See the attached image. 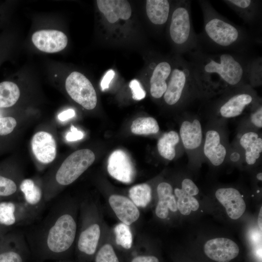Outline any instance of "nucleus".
Returning <instances> with one entry per match:
<instances>
[{"label":"nucleus","mask_w":262,"mask_h":262,"mask_svg":"<svg viewBox=\"0 0 262 262\" xmlns=\"http://www.w3.org/2000/svg\"><path fill=\"white\" fill-rule=\"evenodd\" d=\"M206 256L217 262H229L239 254L240 249L232 240L218 237L207 241L204 246Z\"/></svg>","instance_id":"12"},{"label":"nucleus","mask_w":262,"mask_h":262,"mask_svg":"<svg viewBox=\"0 0 262 262\" xmlns=\"http://www.w3.org/2000/svg\"><path fill=\"white\" fill-rule=\"evenodd\" d=\"M174 193L178 198L177 205L178 210L184 215L190 214L191 211H196L199 208L198 200L193 196L186 194L182 189L176 188Z\"/></svg>","instance_id":"29"},{"label":"nucleus","mask_w":262,"mask_h":262,"mask_svg":"<svg viewBox=\"0 0 262 262\" xmlns=\"http://www.w3.org/2000/svg\"><path fill=\"white\" fill-rule=\"evenodd\" d=\"M191 1H178L171 13L168 27L170 39L180 53L187 54L197 49V34L192 19Z\"/></svg>","instance_id":"4"},{"label":"nucleus","mask_w":262,"mask_h":262,"mask_svg":"<svg viewBox=\"0 0 262 262\" xmlns=\"http://www.w3.org/2000/svg\"><path fill=\"white\" fill-rule=\"evenodd\" d=\"M203 152L205 157L214 166L221 165L224 161L227 150L222 144L219 132L210 130L206 133Z\"/></svg>","instance_id":"21"},{"label":"nucleus","mask_w":262,"mask_h":262,"mask_svg":"<svg viewBox=\"0 0 262 262\" xmlns=\"http://www.w3.org/2000/svg\"><path fill=\"white\" fill-rule=\"evenodd\" d=\"M65 87L70 97L87 110L96 107L97 97L95 90L90 81L82 74L72 72L67 77Z\"/></svg>","instance_id":"8"},{"label":"nucleus","mask_w":262,"mask_h":262,"mask_svg":"<svg viewBox=\"0 0 262 262\" xmlns=\"http://www.w3.org/2000/svg\"><path fill=\"white\" fill-rule=\"evenodd\" d=\"M75 115V112L74 110L72 109H69L59 114L58 117L60 120L65 121L72 118Z\"/></svg>","instance_id":"42"},{"label":"nucleus","mask_w":262,"mask_h":262,"mask_svg":"<svg viewBox=\"0 0 262 262\" xmlns=\"http://www.w3.org/2000/svg\"><path fill=\"white\" fill-rule=\"evenodd\" d=\"M240 144L245 151V160L247 164H254L262 153V138L255 132H246L241 136Z\"/></svg>","instance_id":"25"},{"label":"nucleus","mask_w":262,"mask_h":262,"mask_svg":"<svg viewBox=\"0 0 262 262\" xmlns=\"http://www.w3.org/2000/svg\"><path fill=\"white\" fill-rule=\"evenodd\" d=\"M131 262H159L157 258L153 256H140L134 258Z\"/></svg>","instance_id":"43"},{"label":"nucleus","mask_w":262,"mask_h":262,"mask_svg":"<svg viewBox=\"0 0 262 262\" xmlns=\"http://www.w3.org/2000/svg\"><path fill=\"white\" fill-rule=\"evenodd\" d=\"M100 235L99 225L96 223L84 228L79 236L77 246L79 252L84 256H92L96 252Z\"/></svg>","instance_id":"23"},{"label":"nucleus","mask_w":262,"mask_h":262,"mask_svg":"<svg viewBox=\"0 0 262 262\" xmlns=\"http://www.w3.org/2000/svg\"><path fill=\"white\" fill-rule=\"evenodd\" d=\"M16 119L12 116L0 117V136L11 133L16 126Z\"/></svg>","instance_id":"36"},{"label":"nucleus","mask_w":262,"mask_h":262,"mask_svg":"<svg viewBox=\"0 0 262 262\" xmlns=\"http://www.w3.org/2000/svg\"><path fill=\"white\" fill-rule=\"evenodd\" d=\"M83 132L79 131L73 125H71L70 131L66 135V139L68 141H75L82 139L83 137Z\"/></svg>","instance_id":"40"},{"label":"nucleus","mask_w":262,"mask_h":262,"mask_svg":"<svg viewBox=\"0 0 262 262\" xmlns=\"http://www.w3.org/2000/svg\"><path fill=\"white\" fill-rule=\"evenodd\" d=\"M31 146L36 159L40 163L48 164L55 159L56 144L52 135L48 132L40 131L33 136Z\"/></svg>","instance_id":"17"},{"label":"nucleus","mask_w":262,"mask_h":262,"mask_svg":"<svg viewBox=\"0 0 262 262\" xmlns=\"http://www.w3.org/2000/svg\"><path fill=\"white\" fill-rule=\"evenodd\" d=\"M99 11L111 23L119 19L127 20L131 15V8L128 1L126 0H97Z\"/></svg>","instance_id":"19"},{"label":"nucleus","mask_w":262,"mask_h":262,"mask_svg":"<svg viewBox=\"0 0 262 262\" xmlns=\"http://www.w3.org/2000/svg\"><path fill=\"white\" fill-rule=\"evenodd\" d=\"M32 40L40 50L47 53H55L64 49L67 44L66 35L55 30H42L35 32Z\"/></svg>","instance_id":"14"},{"label":"nucleus","mask_w":262,"mask_h":262,"mask_svg":"<svg viewBox=\"0 0 262 262\" xmlns=\"http://www.w3.org/2000/svg\"><path fill=\"white\" fill-rule=\"evenodd\" d=\"M188 59L200 95L206 97L222 94L248 84L253 56L231 52H207L196 49Z\"/></svg>","instance_id":"1"},{"label":"nucleus","mask_w":262,"mask_h":262,"mask_svg":"<svg viewBox=\"0 0 262 262\" xmlns=\"http://www.w3.org/2000/svg\"><path fill=\"white\" fill-rule=\"evenodd\" d=\"M198 3L203 17V29L197 34L196 49L207 52H231L251 55L259 41L250 31L237 25L220 14L209 0Z\"/></svg>","instance_id":"3"},{"label":"nucleus","mask_w":262,"mask_h":262,"mask_svg":"<svg viewBox=\"0 0 262 262\" xmlns=\"http://www.w3.org/2000/svg\"><path fill=\"white\" fill-rule=\"evenodd\" d=\"M224 96L215 103L220 116L230 118L240 115L247 108L258 104L252 87L248 84L224 92Z\"/></svg>","instance_id":"6"},{"label":"nucleus","mask_w":262,"mask_h":262,"mask_svg":"<svg viewBox=\"0 0 262 262\" xmlns=\"http://www.w3.org/2000/svg\"><path fill=\"white\" fill-rule=\"evenodd\" d=\"M19 188L22 195V200L37 219L46 202L42 188L31 179L21 180Z\"/></svg>","instance_id":"15"},{"label":"nucleus","mask_w":262,"mask_h":262,"mask_svg":"<svg viewBox=\"0 0 262 262\" xmlns=\"http://www.w3.org/2000/svg\"><path fill=\"white\" fill-rule=\"evenodd\" d=\"M95 159L94 152L89 149L75 151L68 156L58 167L54 176L55 188L68 185L76 180ZM54 188L52 195L55 189Z\"/></svg>","instance_id":"7"},{"label":"nucleus","mask_w":262,"mask_h":262,"mask_svg":"<svg viewBox=\"0 0 262 262\" xmlns=\"http://www.w3.org/2000/svg\"><path fill=\"white\" fill-rule=\"evenodd\" d=\"M131 130L133 133L136 134H155L159 131V126L155 118L142 117L137 118L132 122Z\"/></svg>","instance_id":"30"},{"label":"nucleus","mask_w":262,"mask_h":262,"mask_svg":"<svg viewBox=\"0 0 262 262\" xmlns=\"http://www.w3.org/2000/svg\"><path fill=\"white\" fill-rule=\"evenodd\" d=\"M181 189L188 195L194 196L199 193V189L196 184L190 179L186 178L181 182Z\"/></svg>","instance_id":"38"},{"label":"nucleus","mask_w":262,"mask_h":262,"mask_svg":"<svg viewBox=\"0 0 262 262\" xmlns=\"http://www.w3.org/2000/svg\"><path fill=\"white\" fill-rule=\"evenodd\" d=\"M251 123L256 127H262V107L261 104H258L256 107L254 111L250 115Z\"/></svg>","instance_id":"39"},{"label":"nucleus","mask_w":262,"mask_h":262,"mask_svg":"<svg viewBox=\"0 0 262 262\" xmlns=\"http://www.w3.org/2000/svg\"><path fill=\"white\" fill-rule=\"evenodd\" d=\"M262 80V60L260 56L253 57L250 64L248 83L252 87L260 85Z\"/></svg>","instance_id":"33"},{"label":"nucleus","mask_w":262,"mask_h":262,"mask_svg":"<svg viewBox=\"0 0 262 262\" xmlns=\"http://www.w3.org/2000/svg\"><path fill=\"white\" fill-rule=\"evenodd\" d=\"M180 137L185 148L188 150L197 149L201 145L202 130L199 120L192 121L185 120L182 122L180 130Z\"/></svg>","instance_id":"22"},{"label":"nucleus","mask_w":262,"mask_h":262,"mask_svg":"<svg viewBox=\"0 0 262 262\" xmlns=\"http://www.w3.org/2000/svg\"><path fill=\"white\" fill-rule=\"evenodd\" d=\"M256 178L257 180H258L260 181L262 180V172H260L258 173L256 175Z\"/></svg>","instance_id":"45"},{"label":"nucleus","mask_w":262,"mask_h":262,"mask_svg":"<svg viewBox=\"0 0 262 262\" xmlns=\"http://www.w3.org/2000/svg\"><path fill=\"white\" fill-rule=\"evenodd\" d=\"M36 218L21 200L0 201V228L30 225Z\"/></svg>","instance_id":"10"},{"label":"nucleus","mask_w":262,"mask_h":262,"mask_svg":"<svg viewBox=\"0 0 262 262\" xmlns=\"http://www.w3.org/2000/svg\"><path fill=\"white\" fill-rule=\"evenodd\" d=\"M95 262H119V261L112 246L106 244L98 252Z\"/></svg>","instance_id":"35"},{"label":"nucleus","mask_w":262,"mask_h":262,"mask_svg":"<svg viewBox=\"0 0 262 262\" xmlns=\"http://www.w3.org/2000/svg\"><path fill=\"white\" fill-rule=\"evenodd\" d=\"M76 231V222L67 202L56 201L45 216L24 235L32 259L36 262L65 260Z\"/></svg>","instance_id":"2"},{"label":"nucleus","mask_w":262,"mask_h":262,"mask_svg":"<svg viewBox=\"0 0 262 262\" xmlns=\"http://www.w3.org/2000/svg\"><path fill=\"white\" fill-rule=\"evenodd\" d=\"M258 224L259 227L261 230L262 231V207H261L258 217Z\"/></svg>","instance_id":"44"},{"label":"nucleus","mask_w":262,"mask_h":262,"mask_svg":"<svg viewBox=\"0 0 262 262\" xmlns=\"http://www.w3.org/2000/svg\"><path fill=\"white\" fill-rule=\"evenodd\" d=\"M115 242L125 249H130L132 246V238L131 229L128 225L123 223L117 224L115 229Z\"/></svg>","instance_id":"34"},{"label":"nucleus","mask_w":262,"mask_h":262,"mask_svg":"<svg viewBox=\"0 0 262 262\" xmlns=\"http://www.w3.org/2000/svg\"><path fill=\"white\" fill-rule=\"evenodd\" d=\"M223 1L250 27H261V0H226Z\"/></svg>","instance_id":"13"},{"label":"nucleus","mask_w":262,"mask_h":262,"mask_svg":"<svg viewBox=\"0 0 262 262\" xmlns=\"http://www.w3.org/2000/svg\"><path fill=\"white\" fill-rule=\"evenodd\" d=\"M20 92L15 82L5 81L0 82V109L14 106L18 100Z\"/></svg>","instance_id":"28"},{"label":"nucleus","mask_w":262,"mask_h":262,"mask_svg":"<svg viewBox=\"0 0 262 262\" xmlns=\"http://www.w3.org/2000/svg\"><path fill=\"white\" fill-rule=\"evenodd\" d=\"M129 87L131 91L132 98L134 100H140L146 97L145 91L137 80L133 79L131 81Z\"/></svg>","instance_id":"37"},{"label":"nucleus","mask_w":262,"mask_h":262,"mask_svg":"<svg viewBox=\"0 0 262 262\" xmlns=\"http://www.w3.org/2000/svg\"><path fill=\"white\" fill-rule=\"evenodd\" d=\"M107 170L114 178L125 183H131L135 175L131 158L126 152L121 149L115 150L109 157Z\"/></svg>","instance_id":"11"},{"label":"nucleus","mask_w":262,"mask_h":262,"mask_svg":"<svg viewBox=\"0 0 262 262\" xmlns=\"http://www.w3.org/2000/svg\"><path fill=\"white\" fill-rule=\"evenodd\" d=\"M159 198L155 213L160 218L165 219L168 215V210L173 212L177 211V201L173 194V188L168 183L163 182L157 188Z\"/></svg>","instance_id":"24"},{"label":"nucleus","mask_w":262,"mask_h":262,"mask_svg":"<svg viewBox=\"0 0 262 262\" xmlns=\"http://www.w3.org/2000/svg\"><path fill=\"white\" fill-rule=\"evenodd\" d=\"M1 200H2V199H0V201Z\"/></svg>","instance_id":"48"},{"label":"nucleus","mask_w":262,"mask_h":262,"mask_svg":"<svg viewBox=\"0 0 262 262\" xmlns=\"http://www.w3.org/2000/svg\"><path fill=\"white\" fill-rule=\"evenodd\" d=\"M172 64L166 60L151 64L153 71L149 81L150 92L154 98L159 99L164 96L173 69Z\"/></svg>","instance_id":"18"},{"label":"nucleus","mask_w":262,"mask_h":262,"mask_svg":"<svg viewBox=\"0 0 262 262\" xmlns=\"http://www.w3.org/2000/svg\"><path fill=\"white\" fill-rule=\"evenodd\" d=\"M3 232V231H2V229H1V228H0V232Z\"/></svg>","instance_id":"47"},{"label":"nucleus","mask_w":262,"mask_h":262,"mask_svg":"<svg viewBox=\"0 0 262 262\" xmlns=\"http://www.w3.org/2000/svg\"><path fill=\"white\" fill-rule=\"evenodd\" d=\"M129 196L136 206L145 207L151 199V189L146 183L136 185L130 189Z\"/></svg>","instance_id":"31"},{"label":"nucleus","mask_w":262,"mask_h":262,"mask_svg":"<svg viewBox=\"0 0 262 262\" xmlns=\"http://www.w3.org/2000/svg\"><path fill=\"white\" fill-rule=\"evenodd\" d=\"M32 258L24 234L0 233V262H28Z\"/></svg>","instance_id":"9"},{"label":"nucleus","mask_w":262,"mask_h":262,"mask_svg":"<svg viewBox=\"0 0 262 262\" xmlns=\"http://www.w3.org/2000/svg\"><path fill=\"white\" fill-rule=\"evenodd\" d=\"M19 184L11 176L0 172V198H13L18 194Z\"/></svg>","instance_id":"32"},{"label":"nucleus","mask_w":262,"mask_h":262,"mask_svg":"<svg viewBox=\"0 0 262 262\" xmlns=\"http://www.w3.org/2000/svg\"><path fill=\"white\" fill-rule=\"evenodd\" d=\"M146 13L150 21L155 25H163L168 20L171 11L167 0H147Z\"/></svg>","instance_id":"26"},{"label":"nucleus","mask_w":262,"mask_h":262,"mask_svg":"<svg viewBox=\"0 0 262 262\" xmlns=\"http://www.w3.org/2000/svg\"><path fill=\"white\" fill-rule=\"evenodd\" d=\"M163 96L166 104L173 106L200 95L191 67L186 59L178 56Z\"/></svg>","instance_id":"5"},{"label":"nucleus","mask_w":262,"mask_h":262,"mask_svg":"<svg viewBox=\"0 0 262 262\" xmlns=\"http://www.w3.org/2000/svg\"><path fill=\"white\" fill-rule=\"evenodd\" d=\"M115 75V73L112 69H110L106 72L100 83V86L102 91H104L109 88V84Z\"/></svg>","instance_id":"41"},{"label":"nucleus","mask_w":262,"mask_h":262,"mask_svg":"<svg viewBox=\"0 0 262 262\" xmlns=\"http://www.w3.org/2000/svg\"><path fill=\"white\" fill-rule=\"evenodd\" d=\"M110 205L118 219L130 225L136 221L140 215L136 206L126 196L113 195L109 199Z\"/></svg>","instance_id":"20"},{"label":"nucleus","mask_w":262,"mask_h":262,"mask_svg":"<svg viewBox=\"0 0 262 262\" xmlns=\"http://www.w3.org/2000/svg\"><path fill=\"white\" fill-rule=\"evenodd\" d=\"M180 141L178 133L171 131L164 133L157 143V148L160 155L168 160H172L176 156L175 146Z\"/></svg>","instance_id":"27"},{"label":"nucleus","mask_w":262,"mask_h":262,"mask_svg":"<svg viewBox=\"0 0 262 262\" xmlns=\"http://www.w3.org/2000/svg\"><path fill=\"white\" fill-rule=\"evenodd\" d=\"M215 195L231 219L237 220L245 213L246 203L237 189L231 187L219 188L216 191Z\"/></svg>","instance_id":"16"},{"label":"nucleus","mask_w":262,"mask_h":262,"mask_svg":"<svg viewBox=\"0 0 262 262\" xmlns=\"http://www.w3.org/2000/svg\"><path fill=\"white\" fill-rule=\"evenodd\" d=\"M53 262H67L66 260L56 261Z\"/></svg>","instance_id":"46"}]
</instances>
